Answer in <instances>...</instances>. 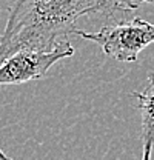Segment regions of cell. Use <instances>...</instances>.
<instances>
[{"mask_svg":"<svg viewBox=\"0 0 154 160\" xmlns=\"http://www.w3.org/2000/svg\"><path fill=\"white\" fill-rule=\"evenodd\" d=\"M0 160H14V159L8 157V156H6V154H5V152H3V151L0 149Z\"/></svg>","mask_w":154,"mask_h":160,"instance_id":"6","label":"cell"},{"mask_svg":"<svg viewBox=\"0 0 154 160\" xmlns=\"http://www.w3.org/2000/svg\"><path fill=\"white\" fill-rule=\"evenodd\" d=\"M117 0H14L0 36V63L22 49H51L85 16H111Z\"/></svg>","mask_w":154,"mask_h":160,"instance_id":"1","label":"cell"},{"mask_svg":"<svg viewBox=\"0 0 154 160\" xmlns=\"http://www.w3.org/2000/svg\"><path fill=\"white\" fill-rule=\"evenodd\" d=\"M73 34L99 45L102 51L117 62H137L139 54L154 43V23L134 17L114 25H105L99 31L90 32L74 29Z\"/></svg>","mask_w":154,"mask_h":160,"instance_id":"2","label":"cell"},{"mask_svg":"<svg viewBox=\"0 0 154 160\" xmlns=\"http://www.w3.org/2000/svg\"><path fill=\"white\" fill-rule=\"evenodd\" d=\"M136 106L140 111V137H142V159L151 160L154 149V72L148 76V86L142 92H133Z\"/></svg>","mask_w":154,"mask_h":160,"instance_id":"4","label":"cell"},{"mask_svg":"<svg viewBox=\"0 0 154 160\" xmlns=\"http://www.w3.org/2000/svg\"><path fill=\"white\" fill-rule=\"evenodd\" d=\"M71 56H74V46L68 40L45 51H17L0 63V85H22L42 79L57 62Z\"/></svg>","mask_w":154,"mask_h":160,"instance_id":"3","label":"cell"},{"mask_svg":"<svg viewBox=\"0 0 154 160\" xmlns=\"http://www.w3.org/2000/svg\"><path fill=\"white\" fill-rule=\"evenodd\" d=\"M143 3H154V0H117V8L119 11H134L140 8Z\"/></svg>","mask_w":154,"mask_h":160,"instance_id":"5","label":"cell"}]
</instances>
